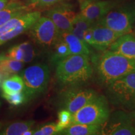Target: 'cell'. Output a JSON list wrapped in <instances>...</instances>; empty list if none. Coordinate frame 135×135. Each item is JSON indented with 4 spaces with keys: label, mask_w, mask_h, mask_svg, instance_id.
Returning <instances> with one entry per match:
<instances>
[{
    "label": "cell",
    "mask_w": 135,
    "mask_h": 135,
    "mask_svg": "<svg viewBox=\"0 0 135 135\" xmlns=\"http://www.w3.org/2000/svg\"><path fill=\"white\" fill-rule=\"evenodd\" d=\"M91 62L98 81L105 87L118 79L135 72V60L109 50L93 55Z\"/></svg>",
    "instance_id": "6da1fadb"
},
{
    "label": "cell",
    "mask_w": 135,
    "mask_h": 135,
    "mask_svg": "<svg viewBox=\"0 0 135 135\" xmlns=\"http://www.w3.org/2000/svg\"><path fill=\"white\" fill-rule=\"evenodd\" d=\"M56 65L57 80L65 86L83 85L91 78L94 73L89 56L86 55H71Z\"/></svg>",
    "instance_id": "7a4b0ae2"
},
{
    "label": "cell",
    "mask_w": 135,
    "mask_h": 135,
    "mask_svg": "<svg viewBox=\"0 0 135 135\" xmlns=\"http://www.w3.org/2000/svg\"><path fill=\"white\" fill-rule=\"evenodd\" d=\"M105 96L109 103L124 111L135 109V72L118 79L106 86Z\"/></svg>",
    "instance_id": "3957f363"
},
{
    "label": "cell",
    "mask_w": 135,
    "mask_h": 135,
    "mask_svg": "<svg viewBox=\"0 0 135 135\" xmlns=\"http://www.w3.org/2000/svg\"><path fill=\"white\" fill-rule=\"evenodd\" d=\"M96 23L121 35L131 33L135 24V1L120 3Z\"/></svg>",
    "instance_id": "277c9868"
},
{
    "label": "cell",
    "mask_w": 135,
    "mask_h": 135,
    "mask_svg": "<svg viewBox=\"0 0 135 135\" xmlns=\"http://www.w3.org/2000/svg\"><path fill=\"white\" fill-rule=\"evenodd\" d=\"M110 115L109 102L106 96L98 94L81 108L72 114L71 124H90L103 125Z\"/></svg>",
    "instance_id": "5b68a950"
},
{
    "label": "cell",
    "mask_w": 135,
    "mask_h": 135,
    "mask_svg": "<svg viewBox=\"0 0 135 135\" xmlns=\"http://www.w3.org/2000/svg\"><path fill=\"white\" fill-rule=\"evenodd\" d=\"M21 77L24 82L23 92L26 101L31 100L46 91L50 80V73L45 64H35L22 71Z\"/></svg>",
    "instance_id": "8992f818"
},
{
    "label": "cell",
    "mask_w": 135,
    "mask_h": 135,
    "mask_svg": "<svg viewBox=\"0 0 135 135\" xmlns=\"http://www.w3.org/2000/svg\"><path fill=\"white\" fill-rule=\"evenodd\" d=\"M41 16L40 11H31L11 18L0 26V45L28 31Z\"/></svg>",
    "instance_id": "52a82bcc"
},
{
    "label": "cell",
    "mask_w": 135,
    "mask_h": 135,
    "mask_svg": "<svg viewBox=\"0 0 135 135\" xmlns=\"http://www.w3.org/2000/svg\"><path fill=\"white\" fill-rule=\"evenodd\" d=\"M28 31L34 42L43 48H52L60 35L55 23L46 16L40 17Z\"/></svg>",
    "instance_id": "ba28073f"
},
{
    "label": "cell",
    "mask_w": 135,
    "mask_h": 135,
    "mask_svg": "<svg viewBox=\"0 0 135 135\" xmlns=\"http://www.w3.org/2000/svg\"><path fill=\"white\" fill-rule=\"evenodd\" d=\"M98 94L93 89L80 86L70 87L62 93L60 98L61 109L75 113Z\"/></svg>",
    "instance_id": "9c48e42d"
},
{
    "label": "cell",
    "mask_w": 135,
    "mask_h": 135,
    "mask_svg": "<svg viewBox=\"0 0 135 135\" xmlns=\"http://www.w3.org/2000/svg\"><path fill=\"white\" fill-rule=\"evenodd\" d=\"M101 134L135 135V120L126 111L119 109L110 114L102 125Z\"/></svg>",
    "instance_id": "30bf717a"
},
{
    "label": "cell",
    "mask_w": 135,
    "mask_h": 135,
    "mask_svg": "<svg viewBox=\"0 0 135 135\" xmlns=\"http://www.w3.org/2000/svg\"><path fill=\"white\" fill-rule=\"evenodd\" d=\"M80 14L89 21L96 22L111 9L122 3L123 0H78Z\"/></svg>",
    "instance_id": "8fae6325"
},
{
    "label": "cell",
    "mask_w": 135,
    "mask_h": 135,
    "mask_svg": "<svg viewBox=\"0 0 135 135\" xmlns=\"http://www.w3.org/2000/svg\"><path fill=\"white\" fill-rule=\"evenodd\" d=\"M76 15L72 5L64 1L50 8L45 13V16L55 23L60 33L71 32Z\"/></svg>",
    "instance_id": "7c38bea8"
},
{
    "label": "cell",
    "mask_w": 135,
    "mask_h": 135,
    "mask_svg": "<svg viewBox=\"0 0 135 135\" xmlns=\"http://www.w3.org/2000/svg\"><path fill=\"white\" fill-rule=\"evenodd\" d=\"M94 45L93 48L98 51L108 50L109 46L122 35L103 25L94 23L92 26Z\"/></svg>",
    "instance_id": "4fadbf2b"
},
{
    "label": "cell",
    "mask_w": 135,
    "mask_h": 135,
    "mask_svg": "<svg viewBox=\"0 0 135 135\" xmlns=\"http://www.w3.org/2000/svg\"><path fill=\"white\" fill-rule=\"evenodd\" d=\"M126 58L135 60V36L128 33L118 38L108 49Z\"/></svg>",
    "instance_id": "5bb4252c"
},
{
    "label": "cell",
    "mask_w": 135,
    "mask_h": 135,
    "mask_svg": "<svg viewBox=\"0 0 135 135\" xmlns=\"http://www.w3.org/2000/svg\"><path fill=\"white\" fill-rule=\"evenodd\" d=\"M60 36L67 44L71 55H90L91 50H89V46L72 33H60Z\"/></svg>",
    "instance_id": "9a60e30c"
},
{
    "label": "cell",
    "mask_w": 135,
    "mask_h": 135,
    "mask_svg": "<svg viewBox=\"0 0 135 135\" xmlns=\"http://www.w3.org/2000/svg\"><path fill=\"white\" fill-rule=\"evenodd\" d=\"M30 11L24 3L20 0H11L5 7L0 10V26L11 18Z\"/></svg>",
    "instance_id": "2e32d148"
},
{
    "label": "cell",
    "mask_w": 135,
    "mask_h": 135,
    "mask_svg": "<svg viewBox=\"0 0 135 135\" xmlns=\"http://www.w3.org/2000/svg\"><path fill=\"white\" fill-rule=\"evenodd\" d=\"M102 125L90 124H73L60 133L66 135L101 134Z\"/></svg>",
    "instance_id": "e0dca14e"
},
{
    "label": "cell",
    "mask_w": 135,
    "mask_h": 135,
    "mask_svg": "<svg viewBox=\"0 0 135 135\" xmlns=\"http://www.w3.org/2000/svg\"><path fill=\"white\" fill-rule=\"evenodd\" d=\"M23 63L9 58L6 55L0 56V76L7 78L21 71Z\"/></svg>",
    "instance_id": "ac0fdd59"
},
{
    "label": "cell",
    "mask_w": 135,
    "mask_h": 135,
    "mask_svg": "<svg viewBox=\"0 0 135 135\" xmlns=\"http://www.w3.org/2000/svg\"><path fill=\"white\" fill-rule=\"evenodd\" d=\"M1 86L3 93L11 94L23 91L25 85L21 76L13 75L4 79Z\"/></svg>",
    "instance_id": "d6986e66"
},
{
    "label": "cell",
    "mask_w": 135,
    "mask_h": 135,
    "mask_svg": "<svg viewBox=\"0 0 135 135\" xmlns=\"http://www.w3.org/2000/svg\"><path fill=\"white\" fill-rule=\"evenodd\" d=\"M35 123V121L33 120H28L12 123L3 128L0 131V134L23 135L25 131L31 129Z\"/></svg>",
    "instance_id": "ffe728a7"
},
{
    "label": "cell",
    "mask_w": 135,
    "mask_h": 135,
    "mask_svg": "<svg viewBox=\"0 0 135 135\" xmlns=\"http://www.w3.org/2000/svg\"><path fill=\"white\" fill-rule=\"evenodd\" d=\"M93 22L89 21L83 16H82L80 13L76 15L73 23L71 33L78 37L81 40L83 41L84 34L92 25L94 24ZM84 42V41H83Z\"/></svg>",
    "instance_id": "44dd1931"
},
{
    "label": "cell",
    "mask_w": 135,
    "mask_h": 135,
    "mask_svg": "<svg viewBox=\"0 0 135 135\" xmlns=\"http://www.w3.org/2000/svg\"><path fill=\"white\" fill-rule=\"evenodd\" d=\"M53 55H52L51 60L54 63L56 64L58 62L63 60L66 57L71 55L70 50L67 44L59 37L55 45L53 47Z\"/></svg>",
    "instance_id": "7402d4cb"
},
{
    "label": "cell",
    "mask_w": 135,
    "mask_h": 135,
    "mask_svg": "<svg viewBox=\"0 0 135 135\" xmlns=\"http://www.w3.org/2000/svg\"><path fill=\"white\" fill-rule=\"evenodd\" d=\"M24 4L30 11L50 8L58 3L63 2L65 0H23Z\"/></svg>",
    "instance_id": "603a6c76"
},
{
    "label": "cell",
    "mask_w": 135,
    "mask_h": 135,
    "mask_svg": "<svg viewBox=\"0 0 135 135\" xmlns=\"http://www.w3.org/2000/svg\"><path fill=\"white\" fill-rule=\"evenodd\" d=\"M58 120L56 125L57 130L59 133L64 129L71 125L72 114L66 109H61V111L58 113Z\"/></svg>",
    "instance_id": "cb8c5ba5"
},
{
    "label": "cell",
    "mask_w": 135,
    "mask_h": 135,
    "mask_svg": "<svg viewBox=\"0 0 135 135\" xmlns=\"http://www.w3.org/2000/svg\"><path fill=\"white\" fill-rule=\"evenodd\" d=\"M19 45L23 51V63H28L32 61L35 56V50L33 44L30 41H25Z\"/></svg>",
    "instance_id": "d4e9b609"
},
{
    "label": "cell",
    "mask_w": 135,
    "mask_h": 135,
    "mask_svg": "<svg viewBox=\"0 0 135 135\" xmlns=\"http://www.w3.org/2000/svg\"><path fill=\"white\" fill-rule=\"evenodd\" d=\"M2 97L8 101L9 103L14 106H18L24 103L26 101V97L24 92H18L15 93L6 94L2 93Z\"/></svg>",
    "instance_id": "484cf974"
},
{
    "label": "cell",
    "mask_w": 135,
    "mask_h": 135,
    "mask_svg": "<svg viewBox=\"0 0 135 135\" xmlns=\"http://www.w3.org/2000/svg\"><path fill=\"white\" fill-rule=\"evenodd\" d=\"M57 125L56 123H52L45 124L40 129L34 130V135H53L58 134Z\"/></svg>",
    "instance_id": "4316f807"
},
{
    "label": "cell",
    "mask_w": 135,
    "mask_h": 135,
    "mask_svg": "<svg viewBox=\"0 0 135 135\" xmlns=\"http://www.w3.org/2000/svg\"><path fill=\"white\" fill-rule=\"evenodd\" d=\"M6 56L9 58L23 62V51L19 45H16L8 51Z\"/></svg>",
    "instance_id": "83f0119b"
},
{
    "label": "cell",
    "mask_w": 135,
    "mask_h": 135,
    "mask_svg": "<svg viewBox=\"0 0 135 135\" xmlns=\"http://www.w3.org/2000/svg\"><path fill=\"white\" fill-rule=\"evenodd\" d=\"M83 41L84 43L86 44L89 47H92V48L93 47L94 41L93 36L92 26L90 27V28L84 33L83 36Z\"/></svg>",
    "instance_id": "f1b7e54d"
},
{
    "label": "cell",
    "mask_w": 135,
    "mask_h": 135,
    "mask_svg": "<svg viewBox=\"0 0 135 135\" xmlns=\"http://www.w3.org/2000/svg\"><path fill=\"white\" fill-rule=\"evenodd\" d=\"M11 0H0V10L3 9Z\"/></svg>",
    "instance_id": "f546056e"
},
{
    "label": "cell",
    "mask_w": 135,
    "mask_h": 135,
    "mask_svg": "<svg viewBox=\"0 0 135 135\" xmlns=\"http://www.w3.org/2000/svg\"><path fill=\"white\" fill-rule=\"evenodd\" d=\"M33 132H34V130H33V129H29V130L25 131V133H23V135H31V134H33Z\"/></svg>",
    "instance_id": "4dcf8cb0"
},
{
    "label": "cell",
    "mask_w": 135,
    "mask_h": 135,
    "mask_svg": "<svg viewBox=\"0 0 135 135\" xmlns=\"http://www.w3.org/2000/svg\"><path fill=\"white\" fill-rule=\"evenodd\" d=\"M133 118H134V119L135 120V109H134V112H133Z\"/></svg>",
    "instance_id": "1f68e13d"
},
{
    "label": "cell",
    "mask_w": 135,
    "mask_h": 135,
    "mask_svg": "<svg viewBox=\"0 0 135 135\" xmlns=\"http://www.w3.org/2000/svg\"><path fill=\"white\" fill-rule=\"evenodd\" d=\"M1 79H2V78L0 76V84H1Z\"/></svg>",
    "instance_id": "d6a6232c"
},
{
    "label": "cell",
    "mask_w": 135,
    "mask_h": 135,
    "mask_svg": "<svg viewBox=\"0 0 135 135\" xmlns=\"http://www.w3.org/2000/svg\"><path fill=\"white\" fill-rule=\"evenodd\" d=\"M134 35L135 36V29H134Z\"/></svg>",
    "instance_id": "836d02e7"
}]
</instances>
